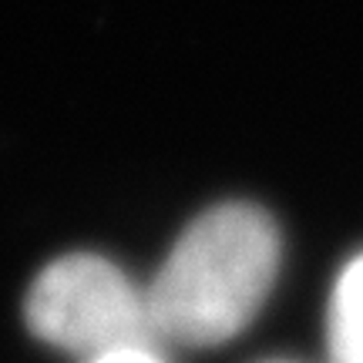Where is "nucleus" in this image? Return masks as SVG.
Wrapping results in <instances>:
<instances>
[{
	"label": "nucleus",
	"mask_w": 363,
	"mask_h": 363,
	"mask_svg": "<svg viewBox=\"0 0 363 363\" xmlns=\"http://www.w3.org/2000/svg\"><path fill=\"white\" fill-rule=\"evenodd\" d=\"M279 259V225L266 208L252 202L206 208L145 286L155 340L192 350L235 340L269 299Z\"/></svg>",
	"instance_id": "f257e3e1"
},
{
	"label": "nucleus",
	"mask_w": 363,
	"mask_h": 363,
	"mask_svg": "<svg viewBox=\"0 0 363 363\" xmlns=\"http://www.w3.org/2000/svg\"><path fill=\"white\" fill-rule=\"evenodd\" d=\"M24 320L40 343L81 360L158 343L145 286H135L128 272L94 252H71L48 262L27 289Z\"/></svg>",
	"instance_id": "f03ea898"
},
{
	"label": "nucleus",
	"mask_w": 363,
	"mask_h": 363,
	"mask_svg": "<svg viewBox=\"0 0 363 363\" xmlns=\"http://www.w3.org/2000/svg\"><path fill=\"white\" fill-rule=\"evenodd\" d=\"M330 363H363V252L353 256L333 283L326 313Z\"/></svg>",
	"instance_id": "7ed1b4c3"
},
{
	"label": "nucleus",
	"mask_w": 363,
	"mask_h": 363,
	"mask_svg": "<svg viewBox=\"0 0 363 363\" xmlns=\"http://www.w3.org/2000/svg\"><path fill=\"white\" fill-rule=\"evenodd\" d=\"M84 363H169V360L162 357L158 343H138V347H121V350H111Z\"/></svg>",
	"instance_id": "20e7f679"
},
{
	"label": "nucleus",
	"mask_w": 363,
	"mask_h": 363,
	"mask_svg": "<svg viewBox=\"0 0 363 363\" xmlns=\"http://www.w3.org/2000/svg\"><path fill=\"white\" fill-rule=\"evenodd\" d=\"M262 363H299V360H262Z\"/></svg>",
	"instance_id": "39448f33"
}]
</instances>
